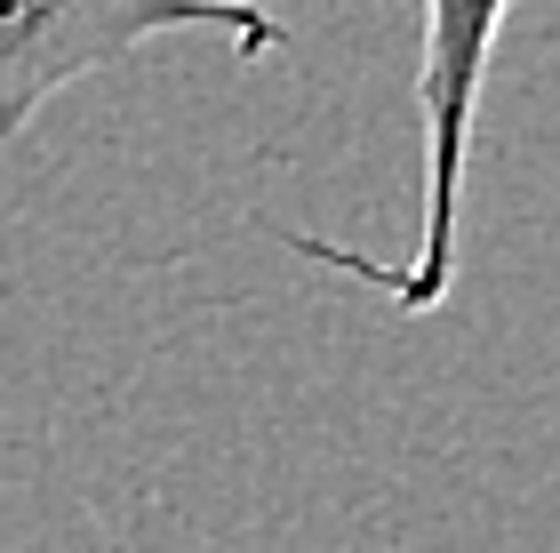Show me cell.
<instances>
[{
  "label": "cell",
  "instance_id": "1",
  "mask_svg": "<svg viewBox=\"0 0 560 553\" xmlns=\"http://www.w3.org/2000/svg\"><path fill=\"white\" fill-rule=\"evenodd\" d=\"M504 16H513V0H424V24H417V129H424L417 257L409 265H385V257L337 249L320 233H280L296 257L385 289L400 313H441L448 306V281H456V209H465V169H472V120H480V89H489V57H497Z\"/></svg>",
  "mask_w": 560,
  "mask_h": 553
},
{
  "label": "cell",
  "instance_id": "2",
  "mask_svg": "<svg viewBox=\"0 0 560 553\" xmlns=\"http://www.w3.org/2000/svg\"><path fill=\"white\" fill-rule=\"evenodd\" d=\"M168 33H217L265 65L280 57L289 24L257 0H0V145H16L72 81Z\"/></svg>",
  "mask_w": 560,
  "mask_h": 553
}]
</instances>
